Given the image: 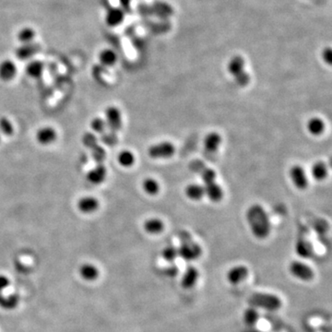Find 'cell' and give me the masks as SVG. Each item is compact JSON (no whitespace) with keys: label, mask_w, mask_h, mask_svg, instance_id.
Wrapping results in <instances>:
<instances>
[{"label":"cell","mask_w":332,"mask_h":332,"mask_svg":"<svg viewBox=\"0 0 332 332\" xmlns=\"http://www.w3.org/2000/svg\"><path fill=\"white\" fill-rule=\"evenodd\" d=\"M143 228L146 233L149 234H159L164 230V223L159 218H150L143 223Z\"/></svg>","instance_id":"cell-21"},{"label":"cell","mask_w":332,"mask_h":332,"mask_svg":"<svg viewBox=\"0 0 332 332\" xmlns=\"http://www.w3.org/2000/svg\"><path fill=\"white\" fill-rule=\"evenodd\" d=\"M179 238V247L178 253L184 260L193 261L198 259L202 255V248L194 240L192 235L187 231H180L178 233Z\"/></svg>","instance_id":"cell-2"},{"label":"cell","mask_w":332,"mask_h":332,"mask_svg":"<svg viewBox=\"0 0 332 332\" xmlns=\"http://www.w3.org/2000/svg\"><path fill=\"white\" fill-rule=\"evenodd\" d=\"M198 276H199V273H198L197 268L193 266L187 267L185 273L182 277V280H181L182 288L186 289V290H189L193 288L198 281Z\"/></svg>","instance_id":"cell-16"},{"label":"cell","mask_w":332,"mask_h":332,"mask_svg":"<svg viewBox=\"0 0 332 332\" xmlns=\"http://www.w3.org/2000/svg\"><path fill=\"white\" fill-rule=\"evenodd\" d=\"M289 270L293 277L303 281H310L315 277L313 268L309 267L307 264L299 260H294L291 262L289 266Z\"/></svg>","instance_id":"cell-8"},{"label":"cell","mask_w":332,"mask_h":332,"mask_svg":"<svg viewBox=\"0 0 332 332\" xmlns=\"http://www.w3.org/2000/svg\"><path fill=\"white\" fill-rule=\"evenodd\" d=\"M40 50L39 44L35 43H30V44H24L16 50V57L20 60H27L32 59L35 54H37Z\"/></svg>","instance_id":"cell-15"},{"label":"cell","mask_w":332,"mask_h":332,"mask_svg":"<svg viewBox=\"0 0 332 332\" xmlns=\"http://www.w3.org/2000/svg\"><path fill=\"white\" fill-rule=\"evenodd\" d=\"M252 307L261 308L268 311H276L282 305V301L279 296L267 292H254L248 299Z\"/></svg>","instance_id":"cell-3"},{"label":"cell","mask_w":332,"mask_h":332,"mask_svg":"<svg viewBox=\"0 0 332 332\" xmlns=\"http://www.w3.org/2000/svg\"><path fill=\"white\" fill-rule=\"evenodd\" d=\"M17 75V66L10 60L5 59L0 62V80L3 82H10Z\"/></svg>","instance_id":"cell-14"},{"label":"cell","mask_w":332,"mask_h":332,"mask_svg":"<svg viewBox=\"0 0 332 332\" xmlns=\"http://www.w3.org/2000/svg\"><path fill=\"white\" fill-rule=\"evenodd\" d=\"M91 127H92V128L94 129V131H95V132L101 133V132L105 131V129L107 126H106L105 120H104L103 118L95 117L94 120L91 122Z\"/></svg>","instance_id":"cell-35"},{"label":"cell","mask_w":332,"mask_h":332,"mask_svg":"<svg viewBox=\"0 0 332 332\" xmlns=\"http://www.w3.org/2000/svg\"><path fill=\"white\" fill-rule=\"evenodd\" d=\"M245 218L251 233L259 240L266 239L271 231V223L267 211L261 205L253 204L246 210Z\"/></svg>","instance_id":"cell-1"},{"label":"cell","mask_w":332,"mask_h":332,"mask_svg":"<svg viewBox=\"0 0 332 332\" xmlns=\"http://www.w3.org/2000/svg\"><path fill=\"white\" fill-rule=\"evenodd\" d=\"M322 59L326 62V64H331L332 52L331 49L329 47H327V48L323 50V52H322Z\"/></svg>","instance_id":"cell-37"},{"label":"cell","mask_w":332,"mask_h":332,"mask_svg":"<svg viewBox=\"0 0 332 332\" xmlns=\"http://www.w3.org/2000/svg\"><path fill=\"white\" fill-rule=\"evenodd\" d=\"M125 12L121 8H111L105 15V23L110 27H117L122 24Z\"/></svg>","instance_id":"cell-18"},{"label":"cell","mask_w":332,"mask_h":332,"mask_svg":"<svg viewBox=\"0 0 332 332\" xmlns=\"http://www.w3.org/2000/svg\"><path fill=\"white\" fill-rule=\"evenodd\" d=\"M185 194L190 200L199 201L205 197L204 187L200 184H190L186 187Z\"/></svg>","instance_id":"cell-22"},{"label":"cell","mask_w":332,"mask_h":332,"mask_svg":"<svg viewBox=\"0 0 332 332\" xmlns=\"http://www.w3.org/2000/svg\"><path fill=\"white\" fill-rule=\"evenodd\" d=\"M107 175V170L105 165L99 164L88 172L87 180L93 185H100L105 182Z\"/></svg>","instance_id":"cell-17"},{"label":"cell","mask_w":332,"mask_h":332,"mask_svg":"<svg viewBox=\"0 0 332 332\" xmlns=\"http://www.w3.org/2000/svg\"><path fill=\"white\" fill-rule=\"evenodd\" d=\"M259 318H260L259 312L255 307L251 306L249 308L246 309L244 313V321L247 326L251 327L256 325Z\"/></svg>","instance_id":"cell-31"},{"label":"cell","mask_w":332,"mask_h":332,"mask_svg":"<svg viewBox=\"0 0 332 332\" xmlns=\"http://www.w3.org/2000/svg\"><path fill=\"white\" fill-rule=\"evenodd\" d=\"M105 123L112 131L117 132L122 128V114L117 106H108L105 110Z\"/></svg>","instance_id":"cell-9"},{"label":"cell","mask_w":332,"mask_h":332,"mask_svg":"<svg viewBox=\"0 0 332 332\" xmlns=\"http://www.w3.org/2000/svg\"><path fill=\"white\" fill-rule=\"evenodd\" d=\"M245 59L241 56H234L228 62L227 70L240 87H245L250 82V75L245 70Z\"/></svg>","instance_id":"cell-4"},{"label":"cell","mask_w":332,"mask_h":332,"mask_svg":"<svg viewBox=\"0 0 332 332\" xmlns=\"http://www.w3.org/2000/svg\"><path fill=\"white\" fill-rule=\"evenodd\" d=\"M0 132L7 137H11L14 133V127L8 117H0Z\"/></svg>","instance_id":"cell-34"},{"label":"cell","mask_w":332,"mask_h":332,"mask_svg":"<svg viewBox=\"0 0 332 332\" xmlns=\"http://www.w3.org/2000/svg\"><path fill=\"white\" fill-rule=\"evenodd\" d=\"M117 161L119 164L123 166V167H126V168H129L131 166L134 165L135 161H136V158H135L134 153L128 150H125V151H122L118 154V157H117Z\"/></svg>","instance_id":"cell-29"},{"label":"cell","mask_w":332,"mask_h":332,"mask_svg":"<svg viewBox=\"0 0 332 332\" xmlns=\"http://www.w3.org/2000/svg\"><path fill=\"white\" fill-rule=\"evenodd\" d=\"M175 153V147L170 141H162L153 145L150 146L148 149V155L152 159H169L173 157Z\"/></svg>","instance_id":"cell-6"},{"label":"cell","mask_w":332,"mask_h":332,"mask_svg":"<svg viewBox=\"0 0 332 332\" xmlns=\"http://www.w3.org/2000/svg\"><path fill=\"white\" fill-rule=\"evenodd\" d=\"M77 207L78 210L82 213L91 214L99 209L100 202L97 198H94L93 196H85L79 199Z\"/></svg>","instance_id":"cell-12"},{"label":"cell","mask_w":332,"mask_h":332,"mask_svg":"<svg viewBox=\"0 0 332 332\" xmlns=\"http://www.w3.org/2000/svg\"><path fill=\"white\" fill-rule=\"evenodd\" d=\"M291 183L299 190H304L308 187V177L305 170L299 164L292 165L289 172Z\"/></svg>","instance_id":"cell-10"},{"label":"cell","mask_w":332,"mask_h":332,"mask_svg":"<svg viewBox=\"0 0 332 332\" xmlns=\"http://www.w3.org/2000/svg\"><path fill=\"white\" fill-rule=\"evenodd\" d=\"M189 169L192 171L193 173L197 175L201 178L203 182V186H209L211 184L216 183V172L212 168L209 167L204 162L200 160H192L189 163Z\"/></svg>","instance_id":"cell-5"},{"label":"cell","mask_w":332,"mask_h":332,"mask_svg":"<svg viewBox=\"0 0 332 332\" xmlns=\"http://www.w3.org/2000/svg\"><path fill=\"white\" fill-rule=\"evenodd\" d=\"M295 252L302 258H309L314 254V246L309 239L306 229L304 228L300 229L299 231V235L295 243Z\"/></svg>","instance_id":"cell-7"},{"label":"cell","mask_w":332,"mask_h":332,"mask_svg":"<svg viewBox=\"0 0 332 332\" xmlns=\"http://www.w3.org/2000/svg\"><path fill=\"white\" fill-rule=\"evenodd\" d=\"M45 70V65L39 60H32L26 66L25 71L26 74L31 78L38 79L43 75V72Z\"/></svg>","instance_id":"cell-25"},{"label":"cell","mask_w":332,"mask_h":332,"mask_svg":"<svg viewBox=\"0 0 332 332\" xmlns=\"http://www.w3.org/2000/svg\"><path fill=\"white\" fill-rule=\"evenodd\" d=\"M11 284V280L4 275H0V292Z\"/></svg>","instance_id":"cell-38"},{"label":"cell","mask_w":332,"mask_h":332,"mask_svg":"<svg viewBox=\"0 0 332 332\" xmlns=\"http://www.w3.org/2000/svg\"><path fill=\"white\" fill-rule=\"evenodd\" d=\"M204 187V186H203ZM205 196L210 199L213 203L220 202L223 198V189L222 187L216 182L214 184H211L209 186L204 187Z\"/></svg>","instance_id":"cell-20"},{"label":"cell","mask_w":332,"mask_h":332,"mask_svg":"<svg viewBox=\"0 0 332 332\" xmlns=\"http://www.w3.org/2000/svg\"><path fill=\"white\" fill-rule=\"evenodd\" d=\"M222 142V138L221 135L217 132H210L205 137L203 144H204L205 150L207 152L214 153L217 152Z\"/></svg>","instance_id":"cell-19"},{"label":"cell","mask_w":332,"mask_h":332,"mask_svg":"<svg viewBox=\"0 0 332 332\" xmlns=\"http://www.w3.org/2000/svg\"><path fill=\"white\" fill-rule=\"evenodd\" d=\"M35 35H36L35 31L33 28L24 27L23 29L20 30V32L18 33V40L22 45L30 44L35 40Z\"/></svg>","instance_id":"cell-30"},{"label":"cell","mask_w":332,"mask_h":332,"mask_svg":"<svg viewBox=\"0 0 332 332\" xmlns=\"http://www.w3.org/2000/svg\"><path fill=\"white\" fill-rule=\"evenodd\" d=\"M248 273H249L248 268L244 265H238L228 270L226 278L229 283L233 285H237L247 278Z\"/></svg>","instance_id":"cell-11"},{"label":"cell","mask_w":332,"mask_h":332,"mask_svg":"<svg viewBox=\"0 0 332 332\" xmlns=\"http://www.w3.org/2000/svg\"><path fill=\"white\" fill-rule=\"evenodd\" d=\"M248 332H263V331H260V330H256V329H251L250 331Z\"/></svg>","instance_id":"cell-40"},{"label":"cell","mask_w":332,"mask_h":332,"mask_svg":"<svg viewBox=\"0 0 332 332\" xmlns=\"http://www.w3.org/2000/svg\"><path fill=\"white\" fill-rule=\"evenodd\" d=\"M79 272L82 279L89 281H93L99 277V269L93 264H83L81 266Z\"/></svg>","instance_id":"cell-24"},{"label":"cell","mask_w":332,"mask_h":332,"mask_svg":"<svg viewBox=\"0 0 332 332\" xmlns=\"http://www.w3.org/2000/svg\"><path fill=\"white\" fill-rule=\"evenodd\" d=\"M155 13L162 17H167L172 14V9L164 3H158L155 5Z\"/></svg>","instance_id":"cell-36"},{"label":"cell","mask_w":332,"mask_h":332,"mask_svg":"<svg viewBox=\"0 0 332 332\" xmlns=\"http://www.w3.org/2000/svg\"><path fill=\"white\" fill-rule=\"evenodd\" d=\"M19 302H20V296L18 294H12L8 297H4L0 292V306L2 308L8 310L15 308L19 304Z\"/></svg>","instance_id":"cell-32"},{"label":"cell","mask_w":332,"mask_h":332,"mask_svg":"<svg viewBox=\"0 0 332 332\" xmlns=\"http://www.w3.org/2000/svg\"><path fill=\"white\" fill-rule=\"evenodd\" d=\"M99 60L103 66L112 67L117 62V53L109 48L104 49L99 54Z\"/></svg>","instance_id":"cell-26"},{"label":"cell","mask_w":332,"mask_h":332,"mask_svg":"<svg viewBox=\"0 0 332 332\" xmlns=\"http://www.w3.org/2000/svg\"><path fill=\"white\" fill-rule=\"evenodd\" d=\"M162 256L166 262H175V259L179 256L178 248L175 245H168L162 251Z\"/></svg>","instance_id":"cell-33"},{"label":"cell","mask_w":332,"mask_h":332,"mask_svg":"<svg viewBox=\"0 0 332 332\" xmlns=\"http://www.w3.org/2000/svg\"><path fill=\"white\" fill-rule=\"evenodd\" d=\"M325 128H326L325 122L319 117H312L306 123V129L309 134L315 137L323 134Z\"/></svg>","instance_id":"cell-23"},{"label":"cell","mask_w":332,"mask_h":332,"mask_svg":"<svg viewBox=\"0 0 332 332\" xmlns=\"http://www.w3.org/2000/svg\"><path fill=\"white\" fill-rule=\"evenodd\" d=\"M119 3L122 7V10L125 11H128L130 9V5H131V0H119Z\"/></svg>","instance_id":"cell-39"},{"label":"cell","mask_w":332,"mask_h":332,"mask_svg":"<svg viewBox=\"0 0 332 332\" xmlns=\"http://www.w3.org/2000/svg\"><path fill=\"white\" fill-rule=\"evenodd\" d=\"M327 173H328V169H327L326 163H324V162H321V161L316 162L312 166L311 174L315 180L322 181L326 179Z\"/></svg>","instance_id":"cell-27"},{"label":"cell","mask_w":332,"mask_h":332,"mask_svg":"<svg viewBox=\"0 0 332 332\" xmlns=\"http://www.w3.org/2000/svg\"><path fill=\"white\" fill-rule=\"evenodd\" d=\"M58 139V132L52 127H44L36 132V140L41 145H50Z\"/></svg>","instance_id":"cell-13"},{"label":"cell","mask_w":332,"mask_h":332,"mask_svg":"<svg viewBox=\"0 0 332 332\" xmlns=\"http://www.w3.org/2000/svg\"><path fill=\"white\" fill-rule=\"evenodd\" d=\"M142 188L144 192L149 196H156L160 192V184L156 179L148 177L142 182Z\"/></svg>","instance_id":"cell-28"}]
</instances>
